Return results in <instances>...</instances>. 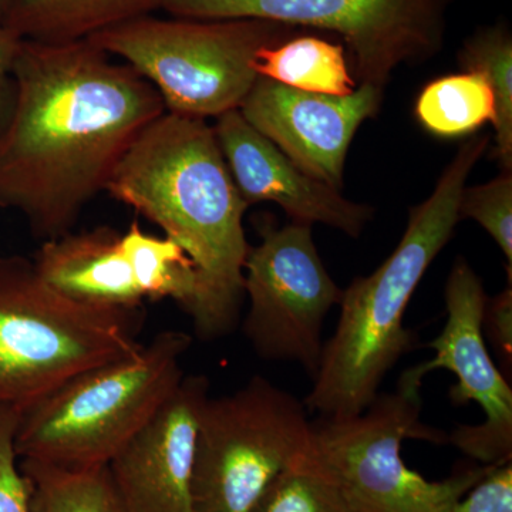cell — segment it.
Here are the masks:
<instances>
[{"instance_id": "6da1fadb", "label": "cell", "mask_w": 512, "mask_h": 512, "mask_svg": "<svg viewBox=\"0 0 512 512\" xmlns=\"http://www.w3.org/2000/svg\"><path fill=\"white\" fill-rule=\"evenodd\" d=\"M165 111L146 79L89 39L22 40L0 128V207L20 212L43 241L72 231Z\"/></svg>"}, {"instance_id": "7a4b0ae2", "label": "cell", "mask_w": 512, "mask_h": 512, "mask_svg": "<svg viewBox=\"0 0 512 512\" xmlns=\"http://www.w3.org/2000/svg\"><path fill=\"white\" fill-rule=\"evenodd\" d=\"M106 192L190 256L198 275L188 315L195 333L202 340L231 333L244 302L249 205L229 174L214 127L165 111L128 150Z\"/></svg>"}, {"instance_id": "3957f363", "label": "cell", "mask_w": 512, "mask_h": 512, "mask_svg": "<svg viewBox=\"0 0 512 512\" xmlns=\"http://www.w3.org/2000/svg\"><path fill=\"white\" fill-rule=\"evenodd\" d=\"M490 146L476 136L457 151L433 194L410 210L409 222L393 254L373 274L359 276L343 291L339 323L323 345L308 412L322 419H346L365 412L387 373L414 348L416 335L404 315L427 269L460 222L458 205L467 180Z\"/></svg>"}, {"instance_id": "277c9868", "label": "cell", "mask_w": 512, "mask_h": 512, "mask_svg": "<svg viewBox=\"0 0 512 512\" xmlns=\"http://www.w3.org/2000/svg\"><path fill=\"white\" fill-rule=\"evenodd\" d=\"M141 308L73 301L46 284L32 259L0 258V406L23 413L87 370L133 355Z\"/></svg>"}, {"instance_id": "5b68a950", "label": "cell", "mask_w": 512, "mask_h": 512, "mask_svg": "<svg viewBox=\"0 0 512 512\" xmlns=\"http://www.w3.org/2000/svg\"><path fill=\"white\" fill-rule=\"evenodd\" d=\"M191 336L164 330L133 355L87 370L20 413L19 460L64 468L109 466L183 380Z\"/></svg>"}, {"instance_id": "8992f818", "label": "cell", "mask_w": 512, "mask_h": 512, "mask_svg": "<svg viewBox=\"0 0 512 512\" xmlns=\"http://www.w3.org/2000/svg\"><path fill=\"white\" fill-rule=\"evenodd\" d=\"M306 32L261 19L144 16L90 37L160 94L168 113L207 120L239 110L258 80L255 57Z\"/></svg>"}, {"instance_id": "52a82bcc", "label": "cell", "mask_w": 512, "mask_h": 512, "mask_svg": "<svg viewBox=\"0 0 512 512\" xmlns=\"http://www.w3.org/2000/svg\"><path fill=\"white\" fill-rule=\"evenodd\" d=\"M420 387L400 377L396 392L377 394L365 412L312 423L318 456L353 512H453L497 466L483 464L443 481H429L406 466L404 440H447L421 423Z\"/></svg>"}, {"instance_id": "ba28073f", "label": "cell", "mask_w": 512, "mask_h": 512, "mask_svg": "<svg viewBox=\"0 0 512 512\" xmlns=\"http://www.w3.org/2000/svg\"><path fill=\"white\" fill-rule=\"evenodd\" d=\"M313 444L305 403L262 376L202 409L192 512H251L272 478Z\"/></svg>"}, {"instance_id": "9c48e42d", "label": "cell", "mask_w": 512, "mask_h": 512, "mask_svg": "<svg viewBox=\"0 0 512 512\" xmlns=\"http://www.w3.org/2000/svg\"><path fill=\"white\" fill-rule=\"evenodd\" d=\"M451 0H165L174 18L261 19L342 37L360 83L383 89L440 52Z\"/></svg>"}, {"instance_id": "30bf717a", "label": "cell", "mask_w": 512, "mask_h": 512, "mask_svg": "<svg viewBox=\"0 0 512 512\" xmlns=\"http://www.w3.org/2000/svg\"><path fill=\"white\" fill-rule=\"evenodd\" d=\"M259 235L244 265L245 338L262 359L299 363L313 379L325 345L323 323L343 289L323 265L311 225L265 222Z\"/></svg>"}, {"instance_id": "8fae6325", "label": "cell", "mask_w": 512, "mask_h": 512, "mask_svg": "<svg viewBox=\"0 0 512 512\" xmlns=\"http://www.w3.org/2000/svg\"><path fill=\"white\" fill-rule=\"evenodd\" d=\"M447 320L429 348V362L412 367L403 379L423 384L430 372L446 369L457 383L448 392L454 404L477 403L484 413L481 424H460L447 440L484 466L512 460V389L500 372L484 340V285L466 259L457 258L446 285Z\"/></svg>"}, {"instance_id": "7c38bea8", "label": "cell", "mask_w": 512, "mask_h": 512, "mask_svg": "<svg viewBox=\"0 0 512 512\" xmlns=\"http://www.w3.org/2000/svg\"><path fill=\"white\" fill-rule=\"evenodd\" d=\"M383 89L360 83L348 96L302 92L258 77L239 113L296 167L340 191L356 131L379 113Z\"/></svg>"}, {"instance_id": "4fadbf2b", "label": "cell", "mask_w": 512, "mask_h": 512, "mask_svg": "<svg viewBox=\"0 0 512 512\" xmlns=\"http://www.w3.org/2000/svg\"><path fill=\"white\" fill-rule=\"evenodd\" d=\"M210 392L207 376H184L153 419L110 461L123 512H192L195 441Z\"/></svg>"}, {"instance_id": "5bb4252c", "label": "cell", "mask_w": 512, "mask_h": 512, "mask_svg": "<svg viewBox=\"0 0 512 512\" xmlns=\"http://www.w3.org/2000/svg\"><path fill=\"white\" fill-rule=\"evenodd\" d=\"M214 131L229 174L248 205L274 202L298 224H325L359 238L373 217L366 204L316 181L268 138L256 131L239 110L217 117Z\"/></svg>"}, {"instance_id": "9a60e30c", "label": "cell", "mask_w": 512, "mask_h": 512, "mask_svg": "<svg viewBox=\"0 0 512 512\" xmlns=\"http://www.w3.org/2000/svg\"><path fill=\"white\" fill-rule=\"evenodd\" d=\"M111 227L46 239L33 256L40 278L73 301L106 308H141L144 298Z\"/></svg>"}, {"instance_id": "2e32d148", "label": "cell", "mask_w": 512, "mask_h": 512, "mask_svg": "<svg viewBox=\"0 0 512 512\" xmlns=\"http://www.w3.org/2000/svg\"><path fill=\"white\" fill-rule=\"evenodd\" d=\"M165 0H12L5 26L19 39L69 43L90 39L163 10Z\"/></svg>"}, {"instance_id": "e0dca14e", "label": "cell", "mask_w": 512, "mask_h": 512, "mask_svg": "<svg viewBox=\"0 0 512 512\" xmlns=\"http://www.w3.org/2000/svg\"><path fill=\"white\" fill-rule=\"evenodd\" d=\"M254 70L258 77L302 92L348 96L356 90L345 47L306 32L262 49Z\"/></svg>"}, {"instance_id": "ac0fdd59", "label": "cell", "mask_w": 512, "mask_h": 512, "mask_svg": "<svg viewBox=\"0 0 512 512\" xmlns=\"http://www.w3.org/2000/svg\"><path fill=\"white\" fill-rule=\"evenodd\" d=\"M134 281L144 299H171L187 315L194 308L198 275L190 256L168 238L147 234L133 222L121 238Z\"/></svg>"}, {"instance_id": "d6986e66", "label": "cell", "mask_w": 512, "mask_h": 512, "mask_svg": "<svg viewBox=\"0 0 512 512\" xmlns=\"http://www.w3.org/2000/svg\"><path fill=\"white\" fill-rule=\"evenodd\" d=\"M421 126L437 137L476 133L494 119V96L483 74L463 72L441 77L424 87L416 103Z\"/></svg>"}, {"instance_id": "ffe728a7", "label": "cell", "mask_w": 512, "mask_h": 512, "mask_svg": "<svg viewBox=\"0 0 512 512\" xmlns=\"http://www.w3.org/2000/svg\"><path fill=\"white\" fill-rule=\"evenodd\" d=\"M33 512H123L109 468H64L19 460Z\"/></svg>"}, {"instance_id": "44dd1931", "label": "cell", "mask_w": 512, "mask_h": 512, "mask_svg": "<svg viewBox=\"0 0 512 512\" xmlns=\"http://www.w3.org/2000/svg\"><path fill=\"white\" fill-rule=\"evenodd\" d=\"M458 63L464 72L483 74L494 96V156L504 171L512 168V39L505 26L477 30L466 40Z\"/></svg>"}, {"instance_id": "7402d4cb", "label": "cell", "mask_w": 512, "mask_h": 512, "mask_svg": "<svg viewBox=\"0 0 512 512\" xmlns=\"http://www.w3.org/2000/svg\"><path fill=\"white\" fill-rule=\"evenodd\" d=\"M251 512H353L315 443L266 485Z\"/></svg>"}, {"instance_id": "603a6c76", "label": "cell", "mask_w": 512, "mask_h": 512, "mask_svg": "<svg viewBox=\"0 0 512 512\" xmlns=\"http://www.w3.org/2000/svg\"><path fill=\"white\" fill-rule=\"evenodd\" d=\"M461 220L480 224L500 247L508 264V282H512V177L504 171L487 184L464 188L458 205Z\"/></svg>"}, {"instance_id": "cb8c5ba5", "label": "cell", "mask_w": 512, "mask_h": 512, "mask_svg": "<svg viewBox=\"0 0 512 512\" xmlns=\"http://www.w3.org/2000/svg\"><path fill=\"white\" fill-rule=\"evenodd\" d=\"M19 419L18 410L0 406V512H33L32 488L15 447Z\"/></svg>"}, {"instance_id": "d4e9b609", "label": "cell", "mask_w": 512, "mask_h": 512, "mask_svg": "<svg viewBox=\"0 0 512 512\" xmlns=\"http://www.w3.org/2000/svg\"><path fill=\"white\" fill-rule=\"evenodd\" d=\"M453 512H512V463L497 464L460 501Z\"/></svg>"}, {"instance_id": "484cf974", "label": "cell", "mask_w": 512, "mask_h": 512, "mask_svg": "<svg viewBox=\"0 0 512 512\" xmlns=\"http://www.w3.org/2000/svg\"><path fill=\"white\" fill-rule=\"evenodd\" d=\"M483 329L504 366L512 367V282L494 298H487Z\"/></svg>"}, {"instance_id": "4316f807", "label": "cell", "mask_w": 512, "mask_h": 512, "mask_svg": "<svg viewBox=\"0 0 512 512\" xmlns=\"http://www.w3.org/2000/svg\"><path fill=\"white\" fill-rule=\"evenodd\" d=\"M22 39L0 25V128L8 117L13 93V66Z\"/></svg>"}, {"instance_id": "83f0119b", "label": "cell", "mask_w": 512, "mask_h": 512, "mask_svg": "<svg viewBox=\"0 0 512 512\" xmlns=\"http://www.w3.org/2000/svg\"><path fill=\"white\" fill-rule=\"evenodd\" d=\"M10 3H12V0H0V25L5 23L6 16H8Z\"/></svg>"}]
</instances>
